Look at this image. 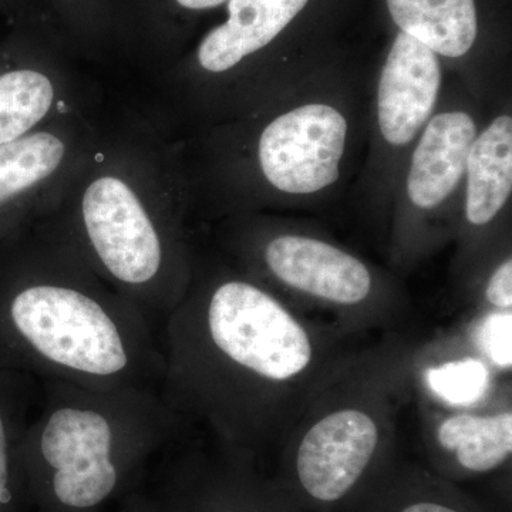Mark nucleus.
<instances>
[{
    "label": "nucleus",
    "mask_w": 512,
    "mask_h": 512,
    "mask_svg": "<svg viewBox=\"0 0 512 512\" xmlns=\"http://www.w3.org/2000/svg\"><path fill=\"white\" fill-rule=\"evenodd\" d=\"M185 207L174 144L146 113L128 111L113 123L101 120L92 150L35 224L73 247L161 339L191 281Z\"/></svg>",
    "instance_id": "f257e3e1"
},
{
    "label": "nucleus",
    "mask_w": 512,
    "mask_h": 512,
    "mask_svg": "<svg viewBox=\"0 0 512 512\" xmlns=\"http://www.w3.org/2000/svg\"><path fill=\"white\" fill-rule=\"evenodd\" d=\"M0 369L110 392L160 389L157 333L40 224L0 242Z\"/></svg>",
    "instance_id": "f03ea898"
},
{
    "label": "nucleus",
    "mask_w": 512,
    "mask_h": 512,
    "mask_svg": "<svg viewBox=\"0 0 512 512\" xmlns=\"http://www.w3.org/2000/svg\"><path fill=\"white\" fill-rule=\"evenodd\" d=\"M184 423L158 389L40 383L20 446L32 512H104L146 485Z\"/></svg>",
    "instance_id": "7ed1b4c3"
},
{
    "label": "nucleus",
    "mask_w": 512,
    "mask_h": 512,
    "mask_svg": "<svg viewBox=\"0 0 512 512\" xmlns=\"http://www.w3.org/2000/svg\"><path fill=\"white\" fill-rule=\"evenodd\" d=\"M100 126L96 109L74 111L0 146V242L52 211Z\"/></svg>",
    "instance_id": "20e7f679"
},
{
    "label": "nucleus",
    "mask_w": 512,
    "mask_h": 512,
    "mask_svg": "<svg viewBox=\"0 0 512 512\" xmlns=\"http://www.w3.org/2000/svg\"><path fill=\"white\" fill-rule=\"evenodd\" d=\"M96 104L94 90L60 60L18 35L0 43V146Z\"/></svg>",
    "instance_id": "39448f33"
},
{
    "label": "nucleus",
    "mask_w": 512,
    "mask_h": 512,
    "mask_svg": "<svg viewBox=\"0 0 512 512\" xmlns=\"http://www.w3.org/2000/svg\"><path fill=\"white\" fill-rule=\"evenodd\" d=\"M348 123L326 104H308L276 117L256 143L259 170L272 187L312 194L339 178Z\"/></svg>",
    "instance_id": "423d86ee"
},
{
    "label": "nucleus",
    "mask_w": 512,
    "mask_h": 512,
    "mask_svg": "<svg viewBox=\"0 0 512 512\" xmlns=\"http://www.w3.org/2000/svg\"><path fill=\"white\" fill-rule=\"evenodd\" d=\"M379 429L360 410H340L318 421L303 437L293 463L299 497L316 507H338L362 487L372 468Z\"/></svg>",
    "instance_id": "0eeeda50"
},
{
    "label": "nucleus",
    "mask_w": 512,
    "mask_h": 512,
    "mask_svg": "<svg viewBox=\"0 0 512 512\" xmlns=\"http://www.w3.org/2000/svg\"><path fill=\"white\" fill-rule=\"evenodd\" d=\"M174 444L147 480L160 512H288L242 466H212Z\"/></svg>",
    "instance_id": "6e6552de"
},
{
    "label": "nucleus",
    "mask_w": 512,
    "mask_h": 512,
    "mask_svg": "<svg viewBox=\"0 0 512 512\" xmlns=\"http://www.w3.org/2000/svg\"><path fill=\"white\" fill-rule=\"evenodd\" d=\"M441 84L440 62L426 45L399 33L379 84V124L393 146L410 143L430 116Z\"/></svg>",
    "instance_id": "1a4fd4ad"
},
{
    "label": "nucleus",
    "mask_w": 512,
    "mask_h": 512,
    "mask_svg": "<svg viewBox=\"0 0 512 512\" xmlns=\"http://www.w3.org/2000/svg\"><path fill=\"white\" fill-rule=\"evenodd\" d=\"M264 259L279 281L326 301L355 305L372 291L359 259L318 239L281 235L268 242Z\"/></svg>",
    "instance_id": "9d476101"
},
{
    "label": "nucleus",
    "mask_w": 512,
    "mask_h": 512,
    "mask_svg": "<svg viewBox=\"0 0 512 512\" xmlns=\"http://www.w3.org/2000/svg\"><path fill=\"white\" fill-rule=\"evenodd\" d=\"M309 0H227V22L210 30L194 56L198 72L220 77L274 42Z\"/></svg>",
    "instance_id": "9b49d317"
},
{
    "label": "nucleus",
    "mask_w": 512,
    "mask_h": 512,
    "mask_svg": "<svg viewBox=\"0 0 512 512\" xmlns=\"http://www.w3.org/2000/svg\"><path fill=\"white\" fill-rule=\"evenodd\" d=\"M476 137V123L461 111L443 113L430 121L414 151L407 178V192L416 207L430 210L456 190Z\"/></svg>",
    "instance_id": "f8f14e48"
},
{
    "label": "nucleus",
    "mask_w": 512,
    "mask_h": 512,
    "mask_svg": "<svg viewBox=\"0 0 512 512\" xmlns=\"http://www.w3.org/2000/svg\"><path fill=\"white\" fill-rule=\"evenodd\" d=\"M39 397L36 379L0 369V512H32L19 456Z\"/></svg>",
    "instance_id": "ddd939ff"
},
{
    "label": "nucleus",
    "mask_w": 512,
    "mask_h": 512,
    "mask_svg": "<svg viewBox=\"0 0 512 512\" xmlns=\"http://www.w3.org/2000/svg\"><path fill=\"white\" fill-rule=\"evenodd\" d=\"M467 218L484 225L494 220L512 190V120L501 116L474 140L467 160Z\"/></svg>",
    "instance_id": "4468645a"
},
{
    "label": "nucleus",
    "mask_w": 512,
    "mask_h": 512,
    "mask_svg": "<svg viewBox=\"0 0 512 512\" xmlns=\"http://www.w3.org/2000/svg\"><path fill=\"white\" fill-rule=\"evenodd\" d=\"M396 25L436 55H466L477 37L474 0H387Z\"/></svg>",
    "instance_id": "2eb2a0df"
},
{
    "label": "nucleus",
    "mask_w": 512,
    "mask_h": 512,
    "mask_svg": "<svg viewBox=\"0 0 512 512\" xmlns=\"http://www.w3.org/2000/svg\"><path fill=\"white\" fill-rule=\"evenodd\" d=\"M439 443L458 470L487 474L504 466L512 451V413L495 416L457 414L439 427Z\"/></svg>",
    "instance_id": "dca6fc26"
},
{
    "label": "nucleus",
    "mask_w": 512,
    "mask_h": 512,
    "mask_svg": "<svg viewBox=\"0 0 512 512\" xmlns=\"http://www.w3.org/2000/svg\"><path fill=\"white\" fill-rule=\"evenodd\" d=\"M426 376L430 389L437 396L446 402L464 406L480 400L488 386V370L476 359L434 367Z\"/></svg>",
    "instance_id": "f3484780"
},
{
    "label": "nucleus",
    "mask_w": 512,
    "mask_h": 512,
    "mask_svg": "<svg viewBox=\"0 0 512 512\" xmlns=\"http://www.w3.org/2000/svg\"><path fill=\"white\" fill-rule=\"evenodd\" d=\"M420 494L404 495L400 494L397 497L382 498L379 500L383 504L376 503L375 507L370 508L365 505L363 508H355L353 511L346 512H474L468 510L460 503V500L453 497H443V495L436 494V491H431V488L419 487ZM370 500V498H369Z\"/></svg>",
    "instance_id": "a211bd4d"
},
{
    "label": "nucleus",
    "mask_w": 512,
    "mask_h": 512,
    "mask_svg": "<svg viewBox=\"0 0 512 512\" xmlns=\"http://www.w3.org/2000/svg\"><path fill=\"white\" fill-rule=\"evenodd\" d=\"M511 335V313H497L484 320L478 329L477 343L491 362L501 367H511Z\"/></svg>",
    "instance_id": "6ab92c4d"
},
{
    "label": "nucleus",
    "mask_w": 512,
    "mask_h": 512,
    "mask_svg": "<svg viewBox=\"0 0 512 512\" xmlns=\"http://www.w3.org/2000/svg\"><path fill=\"white\" fill-rule=\"evenodd\" d=\"M511 289L512 262L511 259H508L491 276L485 295H487L488 302L493 303L494 306H498V308H511Z\"/></svg>",
    "instance_id": "aec40b11"
},
{
    "label": "nucleus",
    "mask_w": 512,
    "mask_h": 512,
    "mask_svg": "<svg viewBox=\"0 0 512 512\" xmlns=\"http://www.w3.org/2000/svg\"><path fill=\"white\" fill-rule=\"evenodd\" d=\"M104 512H160L157 501L147 490L146 485L140 490L134 491L123 500L114 505L113 510Z\"/></svg>",
    "instance_id": "412c9836"
},
{
    "label": "nucleus",
    "mask_w": 512,
    "mask_h": 512,
    "mask_svg": "<svg viewBox=\"0 0 512 512\" xmlns=\"http://www.w3.org/2000/svg\"><path fill=\"white\" fill-rule=\"evenodd\" d=\"M227 0H173L175 6L181 10L188 12H200V10H208L218 8Z\"/></svg>",
    "instance_id": "4be33fe9"
},
{
    "label": "nucleus",
    "mask_w": 512,
    "mask_h": 512,
    "mask_svg": "<svg viewBox=\"0 0 512 512\" xmlns=\"http://www.w3.org/2000/svg\"><path fill=\"white\" fill-rule=\"evenodd\" d=\"M5 2H6V0H0V3H5Z\"/></svg>",
    "instance_id": "5701e85b"
}]
</instances>
